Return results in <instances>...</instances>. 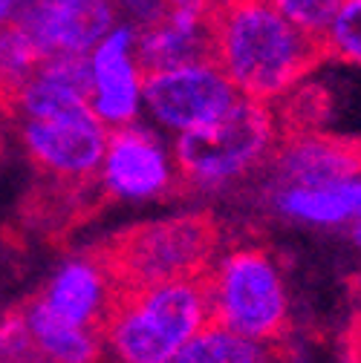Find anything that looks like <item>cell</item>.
I'll return each instance as SVG.
<instances>
[{"mask_svg":"<svg viewBox=\"0 0 361 363\" xmlns=\"http://www.w3.org/2000/svg\"><path fill=\"white\" fill-rule=\"evenodd\" d=\"M102 182L119 199H151L168 191L173 170L165 147L145 127L127 124L107 135Z\"/></svg>","mask_w":361,"mask_h":363,"instance_id":"10","label":"cell"},{"mask_svg":"<svg viewBox=\"0 0 361 363\" xmlns=\"http://www.w3.org/2000/svg\"><path fill=\"white\" fill-rule=\"evenodd\" d=\"M352 242L361 248V222H358V225H352Z\"/></svg>","mask_w":361,"mask_h":363,"instance_id":"23","label":"cell"},{"mask_svg":"<svg viewBox=\"0 0 361 363\" xmlns=\"http://www.w3.org/2000/svg\"><path fill=\"white\" fill-rule=\"evenodd\" d=\"M278 147V118L269 104L243 99L208 127L183 133L176 142V167L188 182L217 188L235 182Z\"/></svg>","mask_w":361,"mask_h":363,"instance_id":"5","label":"cell"},{"mask_svg":"<svg viewBox=\"0 0 361 363\" xmlns=\"http://www.w3.org/2000/svg\"><path fill=\"white\" fill-rule=\"evenodd\" d=\"M23 323L29 329V337L35 349L53 360V363H99L102 360V343L104 337L93 329H81L58 320L38 300H32L26 308H21Z\"/></svg>","mask_w":361,"mask_h":363,"instance_id":"15","label":"cell"},{"mask_svg":"<svg viewBox=\"0 0 361 363\" xmlns=\"http://www.w3.org/2000/svg\"><path fill=\"white\" fill-rule=\"evenodd\" d=\"M47 61L32 38L12 21L0 26V107L9 110L21 89L35 78L41 64Z\"/></svg>","mask_w":361,"mask_h":363,"instance_id":"17","label":"cell"},{"mask_svg":"<svg viewBox=\"0 0 361 363\" xmlns=\"http://www.w3.org/2000/svg\"><path fill=\"white\" fill-rule=\"evenodd\" d=\"M116 300V286L102 265L99 254L70 259L43 289L38 303L58 320L102 335L104 320Z\"/></svg>","mask_w":361,"mask_h":363,"instance_id":"11","label":"cell"},{"mask_svg":"<svg viewBox=\"0 0 361 363\" xmlns=\"http://www.w3.org/2000/svg\"><path fill=\"white\" fill-rule=\"evenodd\" d=\"M136 35L133 23H119L90 52V110L104 127H127L142 107L145 72L136 61Z\"/></svg>","mask_w":361,"mask_h":363,"instance_id":"9","label":"cell"},{"mask_svg":"<svg viewBox=\"0 0 361 363\" xmlns=\"http://www.w3.org/2000/svg\"><path fill=\"white\" fill-rule=\"evenodd\" d=\"M205 326V277L116 291L102 337L119 363H173Z\"/></svg>","mask_w":361,"mask_h":363,"instance_id":"2","label":"cell"},{"mask_svg":"<svg viewBox=\"0 0 361 363\" xmlns=\"http://www.w3.org/2000/svg\"><path fill=\"white\" fill-rule=\"evenodd\" d=\"M240 101V93L214 61L185 64L145 75L142 104L162 124L179 135L222 118Z\"/></svg>","mask_w":361,"mask_h":363,"instance_id":"7","label":"cell"},{"mask_svg":"<svg viewBox=\"0 0 361 363\" xmlns=\"http://www.w3.org/2000/svg\"><path fill=\"white\" fill-rule=\"evenodd\" d=\"M324 55L361 67V0H344L321 35Z\"/></svg>","mask_w":361,"mask_h":363,"instance_id":"18","label":"cell"},{"mask_svg":"<svg viewBox=\"0 0 361 363\" xmlns=\"http://www.w3.org/2000/svg\"><path fill=\"white\" fill-rule=\"evenodd\" d=\"M165 9H176V6H191V4H203V0H159Z\"/></svg>","mask_w":361,"mask_h":363,"instance_id":"22","label":"cell"},{"mask_svg":"<svg viewBox=\"0 0 361 363\" xmlns=\"http://www.w3.org/2000/svg\"><path fill=\"white\" fill-rule=\"evenodd\" d=\"M211 326L275 343L289 323V294L275 257L260 245H237L205 274Z\"/></svg>","mask_w":361,"mask_h":363,"instance_id":"4","label":"cell"},{"mask_svg":"<svg viewBox=\"0 0 361 363\" xmlns=\"http://www.w3.org/2000/svg\"><path fill=\"white\" fill-rule=\"evenodd\" d=\"M208 4H191L168 9V15L139 29L136 35V61L145 75L165 72L185 64L211 61V38H208Z\"/></svg>","mask_w":361,"mask_h":363,"instance_id":"13","label":"cell"},{"mask_svg":"<svg viewBox=\"0 0 361 363\" xmlns=\"http://www.w3.org/2000/svg\"><path fill=\"white\" fill-rule=\"evenodd\" d=\"M12 23L21 26L43 58L90 55L116 26L113 0H15Z\"/></svg>","mask_w":361,"mask_h":363,"instance_id":"8","label":"cell"},{"mask_svg":"<svg viewBox=\"0 0 361 363\" xmlns=\"http://www.w3.org/2000/svg\"><path fill=\"white\" fill-rule=\"evenodd\" d=\"M211 61L243 99H286L324 58L321 38L295 26L269 0H211Z\"/></svg>","mask_w":361,"mask_h":363,"instance_id":"1","label":"cell"},{"mask_svg":"<svg viewBox=\"0 0 361 363\" xmlns=\"http://www.w3.org/2000/svg\"><path fill=\"white\" fill-rule=\"evenodd\" d=\"M350 360L352 363H361V317L355 320V326L350 332Z\"/></svg>","mask_w":361,"mask_h":363,"instance_id":"20","label":"cell"},{"mask_svg":"<svg viewBox=\"0 0 361 363\" xmlns=\"http://www.w3.org/2000/svg\"><path fill=\"white\" fill-rule=\"evenodd\" d=\"M269 4H272L278 12H284L303 32L321 38L344 0H269Z\"/></svg>","mask_w":361,"mask_h":363,"instance_id":"19","label":"cell"},{"mask_svg":"<svg viewBox=\"0 0 361 363\" xmlns=\"http://www.w3.org/2000/svg\"><path fill=\"white\" fill-rule=\"evenodd\" d=\"M15 12V0H0V26H6Z\"/></svg>","mask_w":361,"mask_h":363,"instance_id":"21","label":"cell"},{"mask_svg":"<svg viewBox=\"0 0 361 363\" xmlns=\"http://www.w3.org/2000/svg\"><path fill=\"white\" fill-rule=\"evenodd\" d=\"M21 121L23 145L43 173L61 182V185L78 188L96 182L110 133L87 101Z\"/></svg>","mask_w":361,"mask_h":363,"instance_id":"6","label":"cell"},{"mask_svg":"<svg viewBox=\"0 0 361 363\" xmlns=\"http://www.w3.org/2000/svg\"><path fill=\"white\" fill-rule=\"evenodd\" d=\"M173 363H281L275 343H260L220 326H205Z\"/></svg>","mask_w":361,"mask_h":363,"instance_id":"16","label":"cell"},{"mask_svg":"<svg viewBox=\"0 0 361 363\" xmlns=\"http://www.w3.org/2000/svg\"><path fill=\"white\" fill-rule=\"evenodd\" d=\"M275 208L306 225H358L361 222V176H350L341 182L318 188H281Z\"/></svg>","mask_w":361,"mask_h":363,"instance_id":"14","label":"cell"},{"mask_svg":"<svg viewBox=\"0 0 361 363\" xmlns=\"http://www.w3.org/2000/svg\"><path fill=\"white\" fill-rule=\"evenodd\" d=\"M275 170L284 188H318L361 176V145L315 130L289 133L275 147Z\"/></svg>","mask_w":361,"mask_h":363,"instance_id":"12","label":"cell"},{"mask_svg":"<svg viewBox=\"0 0 361 363\" xmlns=\"http://www.w3.org/2000/svg\"><path fill=\"white\" fill-rule=\"evenodd\" d=\"M220 231L208 213H183L133 225L96 254L116 291L205 277Z\"/></svg>","mask_w":361,"mask_h":363,"instance_id":"3","label":"cell"}]
</instances>
